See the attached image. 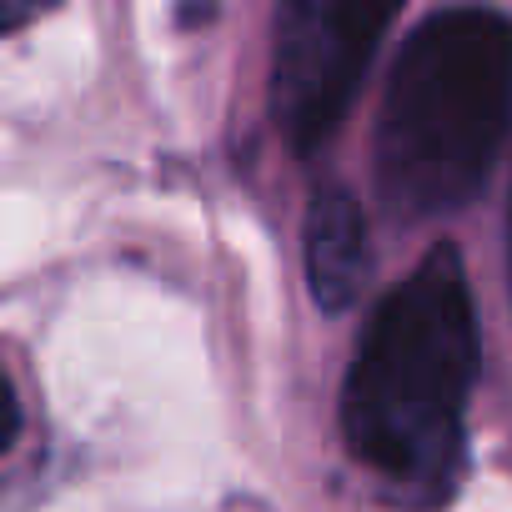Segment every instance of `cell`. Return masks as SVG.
<instances>
[{"instance_id":"cell-1","label":"cell","mask_w":512,"mask_h":512,"mask_svg":"<svg viewBox=\"0 0 512 512\" xmlns=\"http://www.w3.org/2000/svg\"><path fill=\"white\" fill-rule=\"evenodd\" d=\"M472 382V287L457 246L442 241L372 312L357 342L342 387V432L352 457L417 507L447 502L462 472Z\"/></svg>"},{"instance_id":"cell-2","label":"cell","mask_w":512,"mask_h":512,"mask_svg":"<svg viewBox=\"0 0 512 512\" xmlns=\"http://www.w3.org/2000/svg\"><path fill=\"white\" fill-rule=\"evenodd\" d=\"M512 126V16L457 6L427 16L387 81L377 116V191L392 216L462 211Z\"/></svg>"},{"instance_id":"cell-3","label":"cell","mask_w":512,"mask_h":512,"mask_svg":"<svg viewBox=\"0 0 512 512\" xmlns=\"http://www.w3.org/2000/svg\"><path fill=\"white\" fill-rule=\"evenodd\" d=\"M392 26V6L367 0H292L277 16V66H272V121L292 151L312 156L347 121L362 76Z\"/></svg>"},{"instance_id":"cell-4","label":"cell","mask_w":512,"mask_h":512,"mask_svg":"<svg viewBox=\"0 0 512 512\" xmlns=\"http://www.w3.org/2000/svg\"><path fill=\"white\" fill-rule=\"evenodd\" d=\"M372 277L362 201L347 186H322L307 206V282L322 312H347Z\"/></svg>"},{"instance_id":"cell-5","label":"cell","mask_w":512,"mask_h":512,"mask_svg":"<svg viewBox=\"0 0 512 512\" xmlns=\"http://www.w3.org/2000/svg\"><path fill=\"white\" fill-rule=\"evenodd\" d=\"M21 437V397L11 387V377H0V452Z\"/></svg>"},{"instance_id":"cell-6","label":"cell","mask_w":512,"mask_h":512,"mask_svg":"<svg viewBox=\"0 0 512 512\" xmlns=\"http://www.w3.org/2000/svg\"><path fill=\"white\" fill-rule=\"evenodd\" d=\"M41 16H46V6H11V0H0V36H11V31L41 21Z\"/></svg>"}]
</instances>
